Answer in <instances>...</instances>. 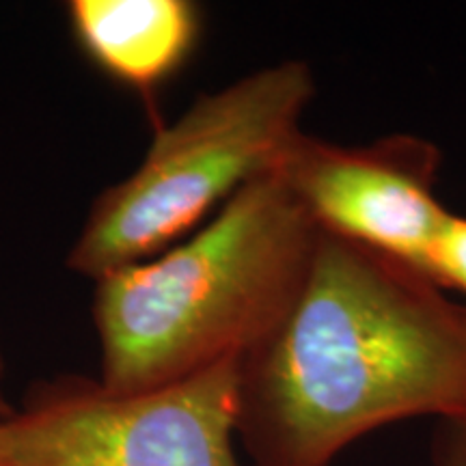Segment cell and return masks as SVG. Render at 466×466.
Wrapping results in <instances>:
<instances>
[{
    "instance_id": "obj_1",
    "label": "cell",
    "mask_w": 466,
    "mask_h": 466,
    "mask_svg": "<svg viewBox=\"0 0 466 466\" xmlns=\"http://www.w3.org/2000/svg\"><path fill=\"white\" fill-rule=\"evenodd\" d=\"M466 415V305L421 272L318 229L299 294L238 360L248 466H330L360 436Z\"/></svg>"
},
{
    "instance_id": "obj_2",
    "label": "cell",
    "mask_w": 466,
    "mask_h": 466,
    "mask_svg": "<svg viewBox=\"0 0 466 466\" xmlns=\"http://www.w3.org/2000/svg\"><path fill=\"white\" fill-rule=\"evenodd\" d=\"M318 227L279 175L242 186L188 240L96 281L97 382L137 393L240 359L305 281Z\"/></svg>"
},
{
    "instance_id": "obj_3",
    "label": "cell",
    "mask_w": 466,
    "mask_h": 466,
    "mask_svg": "<svg viewBox=\"0 0 466 466\" xmlns=\"http://www.w3.org/2000/svg\"><path fill=\"white\" fill-rule=\"evenodd\" d=\"M313 97L311 66L294 58L203 93L156 132L137 171L93 201L67 270L97 281L195 231L242 186L277 171Z\"/></svg>"
},
{
    "instance_id": "obj_4",
    "label": "cell",
    "mask_w": 466,
    "mask_h": 466,
    "mask_svg": "<svg viewBox=\"0 0 466 466\" xmlns=\"http://www.w3.org/2000/svg\"><path fill=\"white\" fill-rule=\"evenodd\" d=\"M238 360L115 393L63 376L0 421V466H248L238 458Z\"/></svg>"
},
{
    "instance_id": "obj_5",
    "label": "cell",
    "mask_w": 466,
    "mask_h": 466,
    "mask_svg": "<svg viewBox=\"0 0 466 466\" xmlns=\"http://www.w3.org/2000/svg\"><path fill=\"white\" fill-rule=\"evenodd\" d=\"M441 160L439 147L417 134L339 145L300 132L275 173L319 231L432 279L436 247L451 217L436 195Z\"/></svg>"
},
{
    "instance_id": "obj_6",
    "label": "cell",
    "mask_w": 466,
    "mask_h": 466,
    "mask_svg": "<svg viewBox=\"0 0 466 466\" xmlns=\"http://www.w3.org/2000/svg\"><path fill=\"white\" fill-rule=\"evenodd\" d=\"M67 14L85 55L143 93L188 61L201 31V11L188 0H74Z\"/></svg>"
},
{
    "instance_id": "obj_7",
    "label": "cell",
    "mask_w": 466,
    "mask_h": 466,
    "mask_svg": "<svg viewBox=\"0 0 466 466\" xmlns=\"http://www.w3.org/2000/svg\"><path fill=\"white\" fill-rule=\"evenodd\" d=\"M432 279L442 289H458L466 299V217L451 212L447 220L434 253Z\"/></svg>"
},
{
    "instance_id": "obj_8",
    "label": "cell",
    "mask_w": 466,
    "mask_h": 466,
    "mask_svg": "<svg viewBox=\"0 0 466 466\" xmlns=\"http://www.w3.org/2000/svg\"><path fill=\"white\" fill-rule=\"evenodd\" d=\"M430 460L432 466H466V415L436 423Z\"/></svg>"
},
{
    "instance_id": "obj_9",
    "label": "cell",
    "mask_w": 466,
    "mask_h": 466,
    "mask_svg": "<svg viewBox=\"0 0 466 466\" xmlns=\"http://www.w3.org/2000/svg\"><path fill=\"white\" fill-rule=\"evenodd\" d=\"M3 378H5V357H3V348H0V421L7 419L11 412H14V406L9 404L3 393Z\"/></svg>"
}]
</instances>
